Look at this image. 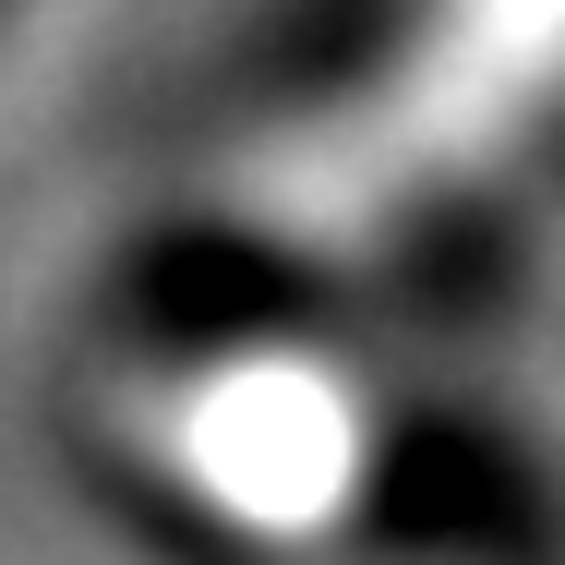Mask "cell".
<instances>
[{"mask_svg": "<svg viewBox=\"0 0 565 565\" xmlns=\"http://www.w3.org/2000/svg\"><path fill=\"white\" fill-rule=\"evenodd\" d=\"M361 457H373L361 397H349L338 373H313V361H277V349L265 361H228L217 385L181 397V469L217 493L228 518H253V530L338 518Z\"/></svg>", "mask_w": 565, "mask_h": 565, "instance_id": "obj_1", "label": "cell"}, {"mask_svg": "<svg viewBox=\"0 0 565 565\" xmlns=\"http://www.w3.org/2000/svg\"><path fill=\"white\" fill-rule=\"evenodd\" d=\"M0 12H12V0H0Z\"/></svg>", "mask_w": 565, "mask_h": 565, "instance_id": "obj_2", "label": "cell"}]
</instances>
